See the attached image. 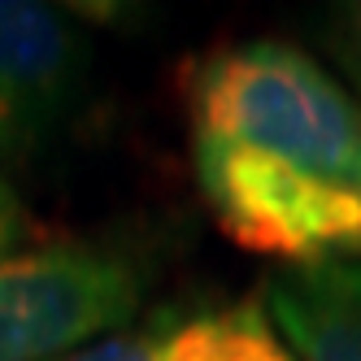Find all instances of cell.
Returning <instances> with one entry per match:
<instances>
[{"label": "cell", "instance_id": "6da1fadb", "mask_svg": "<svg viewBox=\"0 0 361 361\" xmlns=\"http://www.w3.org/2000/svg\"><path fill=\"white\" fill-rule=\"evenodd\" d=\"M192 152L204 204L283 266L361 262V105L292 44L252 39L196 70Z\"/></svg>", "mask_w": 361, "mask_h": 361}, {"label": "cell", "instance_id": "7a4b0ae2", "mask_svg": "<svg viewBox=\"0 0 361 361\" xmlns=\"http://www.w3.org/2000/svg\"><path fill=\"white\" fill-rule=\"evenodd\" d=\"M144 300L131 257L48 244L0 262V361H57L126 326Z\"/></svg>", "mask_w": 361, "mask_h": 361}, {"label": "cell", "instance_id": "3957f363", "mask_svg": "<svg viewBox=\"0 0 361 361\" xmlns=\"http://www.w3.org/2000/svg\"><path fill=\"white\" fill-rule=\"evenodd\" d=\"M79 27L27 0H0V161H22L66 118L83 87Z\"/></svg>", "mask_w": 361, "mask_h": 361}, {"label": "cell", "instance_id": "277c9868", "mask_svg": "<svg viewBox=\"0 0 361 361\" xmlns=\"http://www.w3.org/2000/svg\"><path fill=\"white\" fill-rule=\"evenodd\" d=\"M262 305L296 361H361V262L283 266Z\"/></svg>", "mask_w": 361, "mask_h": 361}, {"label": "cell", "instance_id": "5b68a950", "mask_svg": "<svg viewBox=\"0 0 361 361\" xmlns=\"http://www.w3.org/2000/svg\"><path fill=\"white\" fill-rule=\"evenodd\" d=\"M157 361H296L262 300L231 305L161 335Z\"/></svg>", "mask_w": 361, "mask_h": 361}, {"label": "cell", "instance_id": "8992f818", "mask_svg": "<svg viewBox=\"0 0 361 361\" xmlns=\"http://www.w3.org/2000/svg\"><path fill=\"white\" fill-rule=\"evenodd\" d=\"M161 335L166 331H131V335H105L70 357H57V361H157V348H161Z\"/></svg>", "mask_w": 361, "mask_h": 361}, {"label": "cell", "instance_id": "52a82bcc", "mask_svg": "<svg viewBox=\"0 0 361 361\" xmlns=\"http://www.w3.org/2000/svg\"><path fill=\"white\" fill-rule=\"evenodd\" d=\"M27 235H31V214H27V204L18 200V192L5 183V174H0V262L13 257Z\"/></svg>", "mask_w": 361, "mask_h": 361}, {"label": "cell", "instance_id": "ba28073f", "mask_svg": "<svg viewBox=\"0 0 361 361\" xmlns=\"http://www.w3.org/2000/svg\"><path fill=\"white\" fill-rule=\"evenodd\" d=\"M340 44H344V61L353 70V79L361 87V5H348L344 27H340Z\"/></svg>", "mask_w": 361, "mask_h": 361}]
</instances>
